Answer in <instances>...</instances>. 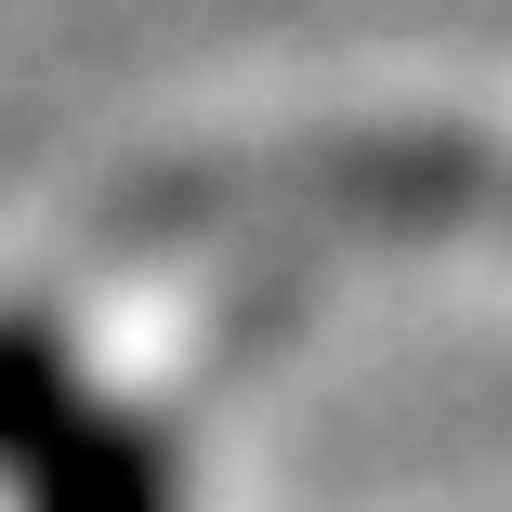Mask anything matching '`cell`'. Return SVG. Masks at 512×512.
Listing matches in <instances>:
<instances>
[{"instance_id": "obj_1", "label": "cell", "mask_w": 512, "mask_h": 512, "mask_svg": "<svg viewBox=\"0 0 512 512\" xmlns=\"http://www.w3.org/2000/svg\"><path fill=\"white\" fill-rule=\"evenodd\" d=\"M14 473H27L40 512H171V460H158L132 421H92L79 394L14 447Z\"/></svg>"}]
</instances>
